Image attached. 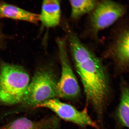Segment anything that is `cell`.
<instances>
[{
    "label": "cell",
    "instance_id": "4fadbf2b",
    "mask_svg": "<svg viewBox=\"0 0 129 129\" xmlns=\"http://www.w3.org/2000/svg\"><path fill=\"white\" fill-rule=\"evenodd\" d=\"M5 38V36L0 28V47L4 45Z\"/></svg>",
    "mask_w": 129,
    "mask_h": 129
},
{
    "label": "cell",
    "instance_id": "8fae6325",
    "mask_svg": "<svg viewBox=\"0 0 129 129\" xmlns=\"http://www.w3.org/2000/svg\"><path fill=\"white\" fill-rule=\"evenodd\" d=\"M129 106V89L127 87H123L122 88L120 104L116 113L117 122L121 128L128 127Z\"/></svg>",
    "mask_w": 129,
    "mask_h": 129
},
{
    "label": "cell",
    "instance_id": "6da1fadb",
    "mask_svg": "<svg viewBox=\"0 0 129 129\" xmlns=\"http://www.w3.org/2000/svg\"><path fill=\"white\" fill-rule=\"evenodd\" d=\"M70 52L87 100L101 116L110 92L108 80L103 63L81 42L73 45Z\"/></svg>",
    "mask_w": 129,
    "mask_h": 129
},
{
    "label": "cell",
    "instance_id": "3957f363",
    "mask_svg": "<svg viewBox=\"0 0 129 129\" xmlns=\"http://www.w3.org/2000/svg\"><path fill=\"white\" fill-rule=\"evenodd\" d=\"M58 81L53 69L49 66L40 67L29 83L23 101L24 108H35L38 105L56 96Z\"/></svg>",
    "mask_w": 129,
    "mask_h": 129
},
{
    "label": "cell",
    "instance_id": "52a82bcc",
    "mask_svg": "<svg viewBox=\"0 0 129 129\" xmlns=\"http://www.w3.org/2000/svg\"><path fill=\"white\" fill-rule=\"evenodd\" d=\"M60 121L57 117L53 116L38 121H33L22 117L0 128V129H57Z\"/></svg>",
    "mask_w": 129,
    "mask_h": 129
},
{
    "label": "cell",
    "instance_id": "9c48e42d",
    "mask_svg": "<svg viewBox=\"0 0 129 129\" xmlns=\"http://www.w3.org/2000/svg\"><path fill=\"white\" fill-rule=\"evenodd\" d=\"M60 1L57 0H46L42 3L39 20L44 26L52 28L60 24L61 18Z\"/></svg>",
    "mask_w": 129,
    "mask_h": 129
},
{
    "label": "cell",
    "instance_id": "8992f818",
    "mask_svg": "<svg viewBox=\"0 0 129 129\" xmlns=\"http://www.w3.org/2000/svg\"><path fill=\"white\" fill-rule=\"evenodd\" d=\"M51 110L60 118L82 127L90 126L101 129L92 120L86 110L79 111L71 105L62 102L57 98H52L40 103L35 107Z\"/></svg>",
    "mask_w": 129,
    "mask_h": 129
},
{
    "label": "cell",
    "instance_id": "7c38bea8",
    "mask_svg": "<svg viewBox=\"0 0 129 129\" xmlns=\"http://www.w3.org/2000/svg\"><path fill=\"white\" fill-rule=\"evenodd\" d=\"M98 1L94 0H79L69 1L71 8V16L77 19L92 12Z\"/></svg>",
    "mask_w": 129,
    "mask_h": 129
},
{
    "label": "cell",
    "instance_id": "5b68a950",
    "mask_svg": "<svg viewBox=\"0 0 129 129\" xmlns=\"http://www.w3.org/2000/svg\"><path fill=\"white\" fill-rule=\"evenodd\" d=\"M124 6L115 2L105 0L98 2L91 13L90 24L93 32L98 33L110 26L125 13Z\"/></svg>",
    "mask_w": 129,
    "mask_h": 129
},
{
    "label": "cell",
    "instance_id": "ba28073f",
    "mask_svg": "<svg viewBox=\"0 0 129 129\" xmlns=\"http://www.w3.org/2000/svg\"><path fill=\"white\" fill-rule=\"evenodd\" d=\"M129 30L126 29L117 36L110 49V53L119 66L126 68L129 64Z\"/></svg>",
    "mask_w": 129,
    "mask_h": 129
},
{
    "label": "cell",
    "instance_id": "7a4b0ae2",
    "mask_svg": "<svg viewBox=\"0 0 129 129\" xmlns=\"http://www.w3.org/2000/svg\"><path fill=\"white\" fill-rule=\"evenodd\" d=\"M30 82L29 75L23 67L0 61V104L21 103Z\"/></svg>",
    "mask_w": 129,
    "mask_h": 129
},
{
    "label": "cell",
    "instance_id": "30bf717a",
    "mask_svg": "<svg viewBox=\"0 0 129 129\" xmlns=\"http://www.w3.org/2000/svg\"><path fill=\"white\" fill-rule=\"evenodd\" d=\"M7 18L36 24L39 21V14L3 2H0V19Z\"/></svg>",
    "mask_w": 129,
    "mask_h": 129
},
{
    "label": "cell",
    "instance_id": "277c9868",
    "mask_svg": "<svg viewBox=\"0 0 129 129\" xmlns=\"http://www.w3.org/2000/svg\"><path fill=\"white\" fill-rule=\"evenodd\" d=\"M57 43L61 64V73L60 79L58 81L56 85V96L67 99H73L79 95L80 88L69 63L67 39H58Z\"/></svg>",
    "mask_w": 129,
    "mask_h": 129
}]
</instances>
